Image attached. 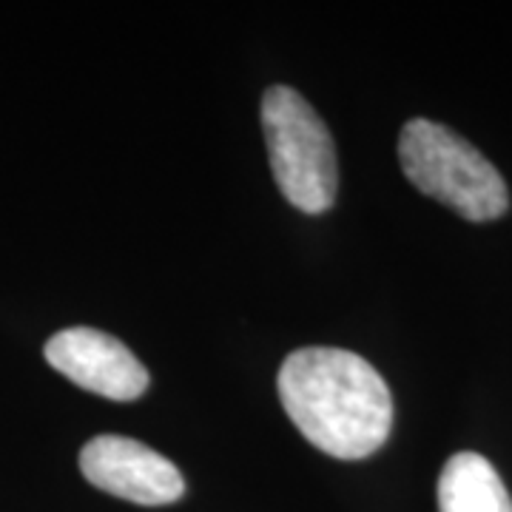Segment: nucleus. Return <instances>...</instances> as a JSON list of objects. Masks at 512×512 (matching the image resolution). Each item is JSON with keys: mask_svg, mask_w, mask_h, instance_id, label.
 <instances>
[{"mask_svg": "<svg viewBox=\"0 0 512 512\" xmlns=\"http://www.w3.org/2000/svg\"><path fill=\"white\" fill-rule=\"evenodd\" d=\"M262 128L285 200L305 214H325L336 200L339 168L322 117L291 86H271L262 97Z\"/></svg>", "mask_w": 512, "mask_h": 512, "instance_id": "nucleus-3", "label": "nucleus"}, {"mask_svg": "<svg viewBox=\"0 0 512 512\" xmlns=\"http://www.w3.org/2000/svg\"><path fill=\"white\" fill-rule=\"evenodd\" d=\"M279 402L313 447L342 461L373 456L393 427L390 387L350 350H293L279 367Z\"/></svg>", "mask_w": 512, "mask_h": 512, "instance_id": "nucleus-1", "label": "nucleus"}, {"mask_svg": "<svg viewBox=\"0 0 512 512\" xmlns=\"http://www.w3.org/2000/svg\"><path fill=\"white\" fill-rule=\"evenodd\" d=\"M80 470L97 490L143 507H165L185 493L183 476L168 458L126 436L89 441L80 450Z\"/></svg>", "mask_w": 512, "mask_h": 512, "instance_id": "nucleus-4", "label": "nucleus"}, {"mask_svg": "<svg viewBox=\"0 0 512 512\" xmlns=\"http://www.w3.org/2000/svg\"><path fill=\"white\" fill-rule=\"evenodd\" d=\"M404 177L421 194L470 222H490L510 208L504 177L473 143L433 120H410L399 137Z\"/></svg>", "mask_w": 512, "mask_h": 512, "instance_id": "nucleus-2", "label": "nucleus"}, {"mask_svg": "<svg viewBox=\"0 0 512 512\" xmlns=\"http://www.w3.org/2000/svg\"><path fill=\"white\" fill-rule=\"evenodd\" d=\"M439 512H512V498L487 458L456 453L439 476Z\"/></svg>", "mask_w": 512, "mask_h": 512, "instance_id": "nucleus-6", "label": "nucleus"}, {"mask_svg": "<svg viewBox=\"0 0 512 512\" xmlns=\"http://www.w3.org/2000/svg\"><path fill=\"white\" fill-rule=\"evenodd\" d=\"M46 362L69 382L111 402H134L148 390L146 365L109 333L66 328L46 342Z\"/></svg>", "mask_w": 512, "mask_h": 512, "instance_id": "nucleus-5", "label": "nucleus"}]
</instances>
